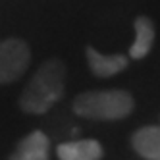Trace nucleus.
I'll list each match as a JSON object with an SVG mask.
<instances>
[{"label":"nucleus","instance_id":"obj_2","mask_svg":"<svg viewBox=\"0 0 160 160\" xmlns=\"http://www.w3.org/2000/svg\"><path fill=\"white\" fill-rule=\"evenodd\" d=\"M133 97L128 91H87L73 98V112L81 118L114 122L128 118L133 112Z\"/></svg>","mask_w":160,"mask_h":160},{"label":"nucleus","instance_id":"obj_4","mask_svg":"<svg viewBox=\"0 0 160 160\" xmlns=\"http://www.w3.org/2000/svg\"><path fill=\"white\" fill-rule=\"evenodd\" d=\"M87 62L97 77H112L123 72L129 64L125 54H102L93 47H87Z\"/></svg>","mask_w":160,"mask_h":160},{"label":"nucleus","instance_id":"obj_5","mask_svg":"<svg viewBox=\"0 0 160 160\" xmlns=\"http://www.w3.org/2000/svg\"><path fill=\"white\" fill-rule=\"evenodd\" d=\"M50 141L42 131L35 129L19 141L10 160H48Z\"/></svg>","mask_w":160,"mask_h":160},{"label":"nucleus","instance_id":"obj_8","mask_svg":"<svg viewBox=\"0 0 160 160\" xmlns=\"http://www.w3.org/2000/svg\"><path fill=\"white\" fill-rule=\"evenodd\" d=\"M154 37H156V31H154L152 19L147 16H139L135 19V42L129 48V58H133V60L145 58L152 48Z\"/></svg>","mask_w":160,"mask_h":160},{"label":"nucleus","instance_id":"obj_6","mask_svg":"<svg viewBox=\"0 0 160 160\" xmlns=\"http://www.w3.org/2000/svg\"><path fill=\"white\" fill-rule=\"evenodd\" d=\"M60 160H100L102 145L95 139H81L58 145Z\"/></svg>","mask_w":160,"mask_h":160},{"label":"nucleus","instance_id":"obj_1","mask_svg":"<svg viewBox=\"0 0 160 160\" xmlns=\"http://www.w3.org/2000/svg\"><path fill=\"white\" fill-rule=\"evenodd\" d=\"M66 66L60 58H50L39 66L19 97V106L27 114H44L64 95Z\"/></svg>","mask_w":160,"mask_h":160},{"label":"nucleus","instance_id":"obj_3","mask_svg":"<svg viewBox=\"0 0 160 160\" xmlns=\"http://www.w3.org/2000/svg\"><path fill=\"white\" fill-rule=\"evenodd\" d=\"M31 62V50L21 39H4L0 42V85L12 83L25 73Z\"/></svg>","mask_w":160,"mask_h":160},{"label":"nucleus","instance_id":"obj_7","mask_svg":"<svg viewBox=\"0 0 160 160\" xmlns=\"http://www.w3.org/2000/svg\"><path fill=\"white\" fill-rule=\"evenodd\" d=\"M131 145L145 160H160V128L147 125L137 129L131 137Z\"/></svg>","mask_w":160,"mask_h":160}]
</instances>
